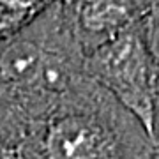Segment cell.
<instances>
[{
    "label": "cell",
    "instance_id": "6da1fadb",
    "mask_svg": "<svg viewBox=\"0 0 159 159\" xmlns=\"http://www.w3.org/2000/svg\"><path fill=\"white\" fill-rule=\"evenodd\" d=\"M83 74L129 111L157 147V71L143 39L140 20L89 51L83 57Z\"/></svg>",
    "mask_w": 159,
    "mask_h": 159
},
{
    "label": "cell",
    "instance_id": "7a4b0ae2",
    "mask_svg": "<svg viewBox=\"0 0 159 159\" xmlns=\"http://www.w3.org/2000/svg\"><path fill=\"white\" fill-rule=\"evenodd\" d=\"M73 62L51 51L37 35L20 34L0 44V83L48 92L64 90L69 83Z\"/></svg>",
    "mask_w": 159,
    "mask_h": 159
},
{
    "label": "cell",
    "instance_id": "3957f363",
    "mask_svg": "<svg viewBox=\"0 0 159 159\" xmlns=\"http://www.w3.org/2000/svg\"><path fill=\"white\" fill-rule=\"evenodd\" d=\"M74 23L89 53L140 20L142 0H74Z\"/></svg>",
    "mask_w": 159,
    "mask_h": 159
},
{
    "label": "cell",
    "instance_id": "277c9868",
    "mask_svg": "<svg viewBox=\"0 0 159 159\" xmlns=\"http://www.w3.org/2000/svg\"><path fill=\"white\" fill-rule=\"evenodd\" d=\"M57 0H0V43L11 39L21 29L48 12Z\"/></svg>",
    "mask_w": 159,
    "mask_h": 159
},
{
    "label": "cell",
    "instance_id": "5b68a950",
    "mask_svg": "<svg viewBox=\"0 0 159 159\" xmlns=\"http://www.w3.org/2000/svg\"><path fill=\"white\" fill-rule=\"evenodd\" d=\"M140 29L157 71V106H156V138L159 145V0H142Z\"/></svg>",
    "mask_w": 159,
    "mask_h": 159
}]
</instances>
